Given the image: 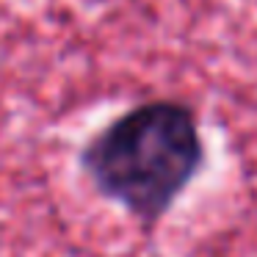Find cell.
I'll return each instance as SVG.
<instances>
[{
    "label": "cell",
    "mask_w": 257,
    "mask_h": 257,
    "mask_svg": "<svg viewBox=\"0 0 257 257\" xmlns=\"http://www.w3.org/2000/svg\"><path fill=\"white\" fill-rule=\"evenodd\" d=\"M205 166V141L194 108L150 100L97 130L80 152V169L100 196L144 227L158 224Z\"/></svg>",
    "instance_id": "1"
}]
</instances>
